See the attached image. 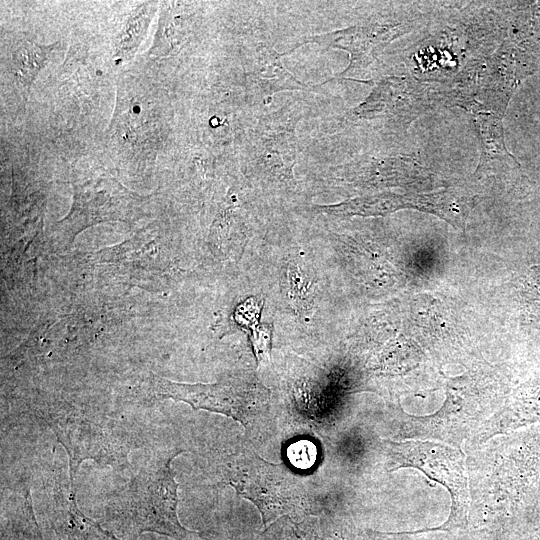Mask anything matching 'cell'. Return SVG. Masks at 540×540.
Instances as JSON below:
<instances>
[{
  "label": "cell",
  "mask_w": 540,
  "mask_h": 540,
  "mask_svg": "<svg viewBox=\"0 0 540 540\" xmlns=\"http://www.w3.org/2000/svg\"><path fill=\"white\" fill-rule=\"evenodd\" d=\"M36 414L66 450L70 475L75 477L85 460L123 469L130 452L139 446L140 433L111 413L57 403L39 408Z\"/></svg>",
  "instance_id": "cell-1"
},
{
  "label": "cell",
  "mask_w": 540,
  "mask_h": 540,
  "mask_svg": "<svg viewBox=\"0 0 540 540\" xmlns=\"http://www.w3.org/2000/svg\"><path fill=\"white\" fill-rule=\"evenodd\" d=\"M183 450L151 459L111 501L110 518L128 532L168 536L174 540H201L198 532L186 529L177 515L178 484L171 461Z\"/></svg>",
  "instance_id": "cell-2"
},
{
  "label": "cell",
  "mask_w": 540,
  "mask_h": 540,
  "mask_svg": "<svg viewBox=\"0 0 540 540\" xmlns=\"http://www.w3.org/2000/svg\"><path fill=\"white\" fill-rule=\"evenodd\" d=\"M270 395V390L249 371L229 374L211 384L179 383L155 374L148 379L150 399H173L196 410L222 414L248 431L257 430L268 421Z\"/></svg>",
  "instance_id": "cell-3"
},
{
  "label": "cell",
  "mask_w": 540,
  "mask_h": 540,
  "mask_svg": "<svg viewBox=\"0 0 540 540\" xmlns=\"http://www.w3.org/2000/svg\"><path fill=\"white\" fill-rule=\"evenodd\" d=\"M73 201L67 215L52 227L62 247L70 246L83 230L102 223H132L142 217L146 198L102 170L74 172Z\"/></svg>",
  "instance_id": "cell-4"
},
{
  "label": "cell",
  "mask_w": 540,
  "mask_h": 540,
  "mask_svg": "<svg viewBox=\"0 0 540 540\" xmlns=\"http://www.w3.org/2000/svg\"><path fill=\"white\" fill-rule=\"evenodd\" d=\"M227 483L259 510L264 526L285 514L302 510L306 493L282 464H273L254 451L232 456L225 467Z\"/></svg>",
  "instance_id": "cell-5"
},
{
  "label": "cell",
  "mask_w": 540,
  "mask_h": 540,
  "mask_svg": "<svg viewBox=\"0 0 540 540\" xmlns=\"http://www.w3.org/2000/svg\"><path fill=\"white\" fill-rule=\"evenodd\" d=\"M301 108H281L261 117L245 136L244 157L253 171L291 181L297 157L296 125Z\"/></svg>",
  "instance_id": "cell-6"
},
{
  "label": "cell",
  "mask_w": 540,
  "mask_h": 540,
  "mask_svg": "<svg viewBox=\"0 0 540 540\" xmlns=\"http://www.w3.org/2000/svg\"><path fill=\"white\" fill-rule=\"evenodd\" d=\"M404 31V26L401 24L371 22L364 25H355L306 37L286 52L285 55L309 43L344 50L350 55V63L337 78L349 79L368 67L376 59L377 55Z\"/></svg>",
  "instance_id": "cell-7"
},
{
  "label": "cell",
  "mask_w": 540,
  "mask_h": 540,
  "mask_svg": "<svg viewBox=\"0 0 540 540\" xmlns=\"http://www.w3.org/2000/svg\"><path fill=\"white\" fill-rule=\"evenodd\" d=\"M362 211L367 216L386 215L399 209H416L432 213L457 228H464L470 210V201L450 192L426 195H400L380 193L365 196Z\"/></svg>",
  "instance_id": "cell-8"
},
{
  "label": "cell",
  "mask_w": 540,
  "mask_h": 540,
  "mask_svg": "<svg viewBox=\"0 0 540 540\" xmlns=\"http://www.w3.org/2000/svg\"><path fill=\"white\" fill-rule=\"evenodd\" d=\"M278 53L266 43H258L245 57V83L254 103H268L280 91L308 90L307 84L290 73Z\"/></svg>",
  "instance_id": "cell-9"
},
{
  "label": "cell",
  "mask_w": 540,
  "mask_h": 540,
  "mask_svg": "<svg viewBox=\"0 0 540 540\" xmlns=\"http://www.w3.org/2000/svg\"><path fill=\"white\" fill-rule=\"evenodd\" d=\"M75 477L70 476V494L65 503L55 509L52 528L57 540H120L78 508L74 489Z\"/></svg>",
  "instance_id": "cell-10"
},
{
  "label": "cell",
  "mask_w": 540,
  "mask_h": 540,
  "mask_svg": "<svg viewBox=\"0 0 540 540\" xmlns=\"http://www.w3.org/2000/svg\"><path fill=\"white\" fill-rule=\"evenodd\" d=\"M55 44H39L31 40H21L11 55V72L26 98L41 70L51 59Z\"/></svg>",
  "instance_id": "cell-11"
},
{
  "label": "cell",
  "mask_w": 540,
  "mask_h": 540,
  "mask_svg": "<svg viewBox=\"0 0 540 540\" xmlns=\"http://www.w3.org/2000/svg\"><path fill=\"white\" fill-rule=\"evenodd\" d=\"M156 8V2H145L138 5L127 16L116 38L115 58L117 63L127 61L134 56L147 34Z\"/></svg>",
  "instance_id": "cell-12"
},
{
  "label": "cell",
  "mask_w": 540,
  "mask_h": 540,
  "mask_svg": "<svg viewBox=\"0 0 540 540\" xmlns=\"http://www.w3.org/2000/svg\"><path fill=\"white\" fill-rule=\"evenodd\" d=\"M473 116L481 146L478 171H483L496 160L514 159L505 147L500 117L482 112L474 113Z\"/></svg>",
  "instance_id": "cell-13"
},
{
  "label": "cell",
  "mask_w": 540,
  "mask_h": 540,
  "mask_svg": "<svg viewBox=\"0 0 540 540\" xmlns=\"http://www.w3.org/2000/svg\"><path fill=\"white\" fill-rule=\"evenodd\" d=\"M1 540H44L36 521L30 496H25L2 520Z\"/></svg>",
  "instance_id": "cell-14"
},
{
  "label": "cell",
  "mask_w": 540,
  "mask_h": 540,
  "mask_svg": "<svg viewBox=\"0 0 540 540\" xmlns=\"http://www.w3.org/2000/svg\"><path fill=\"white\" fill-rule=\"evenodd\" d=\"M289 458L294 465L300 468H307L313 465L316 458L315 446L308 441H299L290 446Z\"/></svg>",
  "instance_id": "cell-15"
},
{
  "label": "cell",
  "mask_w": 540,
  "mask_h": 540,
  "mask_svg": "<svg viewBox=\"0 0 540 540\" xmlns=\"http://www.w3.org/2000/svg\"><path fill=\"white\" fill-rule=\"evenodd\" d=\"M518 528L515 540H540V513L530 521L524 519Z\"/></svg>",
  "instance_id": "cell-16"
},
{
  "label": "cell",
  "mask_w": 540,
  "mask_h": 540,
  "mask_svg": "<svg viewBox=\"0 0 540 540\" xmlns=\"http://www.w3.org/2000/svg\"><path fill=\"white\" fill-rule=\"evenodd\" d=\"M530 286L534 294V298L540 301V266L531 269Z\"/></svg>",
  "instance_id": "cell-17"
},
{
  "label": "cell",
  "mask_w": 540,
  "mask_h": 540,
  "mask_svg": "<svg viewBox=\"0 0 540 540\" xmlns=\"http://www.w3.org/2000/svg\"><path fill=\"white\" fill-rule=\"evenodd\" d=\"M324 540H344V539L341 538V537H336V536H334V537L326 538V539H324Z\"/></svg>",
  "instance_id": "cell-18"
}]
</instances>
